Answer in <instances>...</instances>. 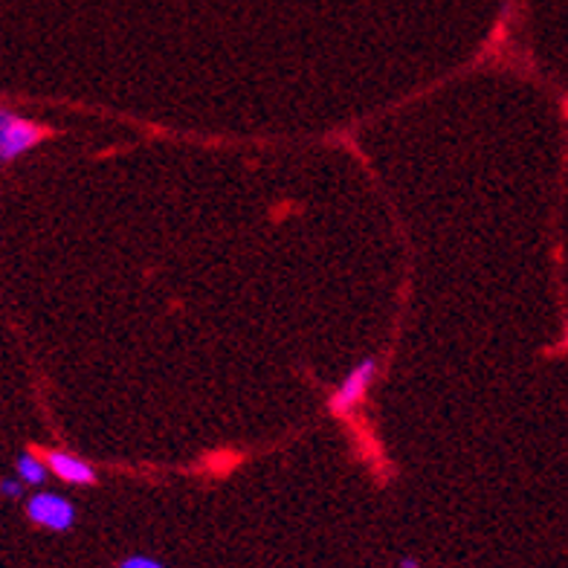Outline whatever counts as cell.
Listing matches in <instances>:
<instances>
[{"mask_svg": "<svg viewBox=\"0 0 568 568\" xmlns=\"http://www.w3.org/2000/svg\"><path fill=\"white\" fill-rule=\"evenodd\" d=\"M380 378V360L378 357H363V360H357L351 369H348L346 378L337 383L331 395H328V412H331L334 418H348V415H354L365 401H369L371 389L378 383Z\"/></svg>", "mask_w": 568, "mask_h": 568, "instance_id": "obj_1", "label": "cell"}, {"mask_svg": "<svg viewBox=\"0 0 568 568\" xmlns=\"http://www.w3.org/2000/svg\"><path fill=\"white\" fill-rule=\"evenodd\" d=\"M47 128H41L39 122H32V119L0 105V166L15 163L18 157L30 154L35 145L47 140Z\"/></svg>", "mask_w": 568, "mask_h": 568, "instance_id": "obj_2", "label": "cell"}, {"mask_svg": "<svg viewBox=\"0 0 568 568\" xmlns=\"http://www.w3.org/2000/svg\"><path fill=\"white\" fill-rule=\"evenodd\" d=\"M26 520L44 531L64 534V531H70L73 525H76L79 511H76V505H73L67 496H62V493L41 490V493H32V496L26 499Z\"/></svg>", "mask_w": 568, "mask_h": 568, "instance_id": "obj_3", "label": "cell"}, {"mask_svg": "<svg viewBox=\"0 0 568 568\" xmlns=\"http://www.w3.org/2000/svg\"><path fill=\"white\" fill-rule=\"evenodd\" d=\"M44 458H47L50 473L56 476L58 482L70 484V488H94L99 482V473L87 458L73 456L67 450H50Z\"/></svg>", "mask_w": 568, "mask_h": 568, "instance_id": "obj_4", "label": "cell"}, {"mask_svg": "<svg viewBox=\"0 0 568 568\" xmlns=\"http://www.w3.org/2000/svg\"><path fill=\"white\" fill-rule=\"evenodd\" d=\"M15 470H18V479L26 484V488H41V484L47 482L50 476V467H47V458H39L35 452H21L15 461Z\"/></svg>", "mask_w": 568, "mask_h": 568, "instance_id": "obj_5", "label": "cell"}, {"mask_svg": "<svg viewBox=\"0 0 568 568\" xmlns=\"http://www.w3.org/2000/svg\"><path fill=\"white\" fill-rule=\"evenodd\" d=\"M117 568H166V562H160L157 557H149V554H128L117 562Z\"/></svg>", "mask_w": 568, "mask_h": 568, "instance_id": "obj_6", "label": "cell"}, {"mask_svg": "<svg viewBox=\"0 0 568 568\" xmlns=\"http://www.w3.org/2000/svg\"><path fill=\"white\" fill-rule=\"evenodd\" d=\"M24 488L26 484L21 479H0V496L3 499H21L24 496Z\"/></svg>", "mask_w": 568, "mask_h": 568, "instance_id": "obj_7", "label": "cell"}, {"mask_svg": "<svg viewBox=\"0 0 568 568\" xmlns=\"http://www.w3.org/2000/svg\"><path fill=\"white\" fill-rule=\"evenodd\" d=\"M397 568H420V560H415V557H403V560L397 562Z\"/></svg>", "mask_w": 568, "mask_h": 568, "instance_id": "obj_8", "label": "cell"}]
</instances>
